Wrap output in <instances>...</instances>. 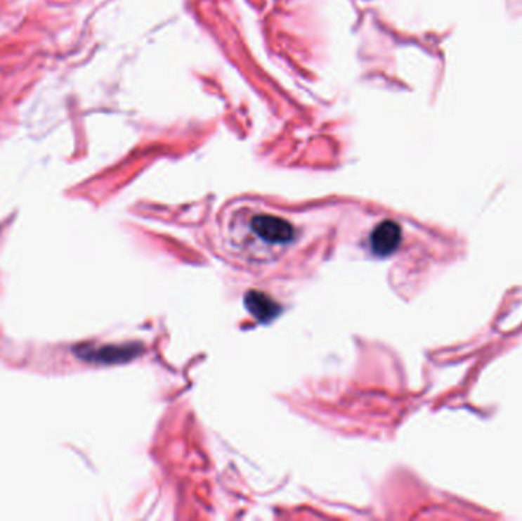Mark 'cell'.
<instances>
[{
  "mask_svg": "<svg viewBox=\"0 0 522 521\" xmlns=\"http://www.w3.org/2000/svg\"><path fill=\"white\" fill-rule=\"evenodd\" d=\"M247 307L251 309L255 316H259L260 320H266V316H270L273 314V306L270 300L264 298L259 294H249L247 295Z\"/></svg>",
  "mask_w": 522,
  "mask_h": 521,
  "instance_id": "obj_3",
  "label": "cell"
},
{
  "mask_svg": "<svg viewBox=\"0 0 522 521\" xmlns=\"http://www.w3.org/2000/svg\"><path fill=\"white\" fill-rule=\"evenodd\" d=\"M402 242V229L393 220H385L379 224L370 236V246L373 254L379 257H386L393 254Z\"/></svg>",
  "mask_w": 522,
  "mask_h": 521,
  "instance_id": "obj_2",
  "label": "cell"
},
{
  "mask_svg": "<svg viewBox=\"0 0 522 521\" xmlns=\"http://www.w3.org/2000/svg\"><path fill=\"white\" fill-rule=\"evenodd\" d=\"M295 226L289 220L273 214H254L249 217L246 231L237 237L238 246L251 259H275L296 240Z\"/></svg>",
  "mask_w": 522,
  "mask_h": 521,
  "instance_id": "obj_1",
  "label": "cell"
}]
</instances>
